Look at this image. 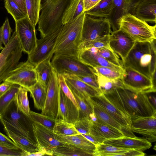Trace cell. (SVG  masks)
<instances>
[{
	"instance_id": "1",
	"label": "cell",
	"mask_w": 156,
	"mask_h": 156,
	"mask_svg": "<svg viewBox=\"0 0 156 156\" xmlns=\"http://www.w3.org/2000/svg\"><path fill=\"white\" fill-rule=\"evenodd\" d=\"M103 94L115 106L129 115L132 120L156 115V109L150 102L147 94L136 93L119 87Z\"/></svg>"
},
{
	"instance_id": "2",
	"label": "cell",
	"mask_w": 156,
	"mask_h": 156,
	"mask_svg": "<svg viewBox=\"0 0 156 156\" xmlns=\"http://www.w3.org/2000/svg\"><path fill=\"white\" fill-rule=\"evenodd\" d=\"M85 12L73 20L63 24L54 51V56H67L79 59Z\"/></svg>"
},
{
	"instance_id": "3",
	"label": "cell",
	"mask_w": 156,
	"mask_h": 156,
	"mask_svg": "<svg viewBox=\"0 0 156 156\" xmlns=\"http://www.w3.org/2000/svg\"><path fill=\"white\" fill-rule=\"evenodd\" d=\"M122 64L123 68L130 67L151 79L156 71V39L136 41Z\"/></svg>"
},
{
	"instance_id": "4",
	"label": "cell",
	"mask_w": 156,
	"mask_h": 156,
	"mask_svg": "<svg viewBox=\"0 0 156 156\" xmlns=\"http://www.w3.org/2000/svg\"><path fill=\"white\" fill-rule=\"evenodd\" d=\"M73 0H47L41 2L38 22L41 37L63 25L64 14Z\"/></svg>"
},
{
	"instance_id": "5",
	"label": "cell",
	"mask_w": 156,
	"mask_h": 156,
	"mask_svg": "<svg viewBox=\"0 0 156 156\" xmlns=\"http://www.w3.org/2000/svg\"><path fill=\"white\" fill-rule=\"evenodd\" d=\"M0 121L4 128L37 144L34 134L33 121L19 109L14 99L0 115Z\"/></svg>"
},
{
	"instance_id": "6",
	"label": "cell",
	"mask_w": 156,
	"mask_h": 156,
	"mask_svg": "<svg viewBox=\"0 0 156 156\" xmlns=\"http://www.w3.org/2000/svg\"><path fill=\"white\" fill-rule=\"evenodd\" d=\"M156 24L152 26L133 15H123L120 23V30L136 42H151L156 39Z\"/></svg>"
},
{
	"instance_id": "7",
	"label": "cell",
	"mask_w": 156,
	"mask_h": 156,
	"mask_svg": "<svg viewBox=\"0 0 156 156\" xmlns=\"http://www.w3.org/2000/svg\"><path fill=\"white\" fill-rule=\"evenodd\" d=\"M23 50L15 31L0 53V84L19 63Z\"/></svg>"
},
{
	"instance_id": "8",
	"label": "cell",
	"mask_w": 156,
	"mask_h": 156,
	"mask_svg": "<svg viewBox=\"0 0 156 156\" xmlns=\"http://www.w3.org/2000/svg\"><path fill=\"white\" fill-rule=\"evenodd\" d=\"M112 32L108 18L94 17L85 13L82 30L81 45L109 36Z\"/></svg>"
},
{
	"instance_id": "9",
	"label": "cell",
	"mask_w": 156,
	"mask_h": 156,
	"mask_svg": "<svg viewBox=\"0 0 156 156\" xmlns=\"http://www.w3.org/2000/svg\"><path fill=\"white\" fill-rule=\"evenodd\" d=\"M51 64L58 74L89 76L95 74L92 67L79 59L67 56H54Z\"/></svg>"
},
{
	"instance_id": "10",
	"label": "cell",
	"mask_w": 156,
	"mask_h": 156,
	"mask_svg": "<svg viewBox=\"0 0 156 156\" xmlns=\"http://www.w3.org/2000/svg\"><path fill=\"white\" fill-rule=\"evenodd\" d=\"M62 27L54 30L41 39H37L36 47L28 55L27 61L35 67L45 60L51 59L54 55V49Z\"/></svg>"
},
{
	"instance_id": "11",
	"label": "cell",
	"mask_w": 156,
	"mask_h": 156,
	"mask_svg": "<svg viewBox=\"0 0 156 156\" xmlns=\"http://www.w3.org/2000/svg\"><path fill=\"white\" fill-rule=\"evenodd\" d=\"M121 80L123 87L136 93L156 92L151 79L129 67H124Z\"/></svg>"
},
{
	"instance_id": "12",
	"label": "cell",
	"mask_w": 156,
	"mask_h": 156,
	"mask_svg": "<svg viewBox=\"0 0 156 156\" xmlns=\"http://www.w3.org/2000/svg\"><path fill=\"white\" fill-rule=\"evenodd\" d=\"M3 81L18 84L27 90L37 81L35 67L27 61L19 62Z\"/></svg>"
},
{
	"instance_id": "13",
	"label": "cell",
	"mask_w": 156,
	"mask_h": 156,
	"mask_svg": "<svg viewBox=\"0 0 156 156\" xmlns=\"http://www.w3.org/2000/svg\"><path fill=\"white\" fill-rule=\"evenodd\" d=\"M34 136L38 145L39 150L46 151L48 155L52 156V150L58 146L69 147L72 144L61 142L58 139V135L53 130L36 122H33Z\"/></svg>"
},
{
	"instance_id": "14",
	"label": "cell",
	"mask_w": 156,
	"mask_h": 156,
	"mask_svg": "<svg viewBox=\"0 0 156 156\" xmlns=\"http://www.w3.org/2000/svg\"><path fill=\"white\" fill-rule=\"evenodd\" d=\"M15 31L23 51L28 55L36 47L37 38L34 28L27 17L16 21Z\"/></svg>"
},
{
	"instance_id": "15",
	"label": "cell",
	"mask_w": 156,
	"mask_h": 156,
	"mask_svg": "<svg viewBox=\"0 0 156 156\" xmlns=\"http://www.w3.org/2000/svg\"><path fill=\"white\" fill-rule=\"evenodd\" d=\"M59 88L58 74L53 68L47 84L45 103L41 113L54 119L58 108Z\"/></svg>"
},
{
	"instance_id": "16",
	"label": "cell",
	"mask_w": 156,
	"mask_h": 156,
	"mask_svg": "<svg viewBox=\"0 0 156 156\" xmlns=\"http://www.w3.org/2000/svg\"><path fill=\"white\" fill-rule=\"evenodd\" d=\"M135 42L127 34L120 30L112 31L109 36V47L121 58L122 63Z\"/></svg>"
},
{
	"instance_id": "17",
	"label": "cell",
	"mask_w": 156,
	"mask_h": 156,
	"mask_svg": "<svg viewBox=\"0 0 156 156\" xmlns=\"http://www.w3.org/2000/svg\"><path fill=\"white\" fill-rule=\"evenodd\" d=\"M90 99L119 123L130 129L132 123L130 117L115 106L103 94L98 96L90 97Z\"/></svg>"
},
{
	"instance_id": "18",
	"label": "cell",
	"mask_w": 156,
	"mask_h": 156,
	"mask_svg": "<svg viewBox=\"0 0 156 156\" xmlns=\"http://www.w3.org/2000/svg\"><path fill=\"white\" fill-rule=\"evenodd\" d=\"M79 119L78 109L72 101L65 95L60 87L58 108L55 122L64 121L73 124Z\"/></svg>"
},
{
	"instance_id": "19",
	"label": "cell",
	"mask_w": 156,
	"mask_h": 156,
	"mask_svg": "<svg viewBox=\"0 0 156 156\" xmlns=\"http://www.w3.org/2000/svg\"><path fill=\"white\" fill-rule=\"evenodd\" d=\"M156 115L140 117L132 120L130 129L142 134L150 142L156 140Z\"/></svg>"
},
{
	"instance_id": "20",
	"label": "cell",
	"mask_w": 156,
	"mask_h": 156,
	"mask_svg": "<svg viewBox=\"0 0 156 156\" xmlns=\"http://www.w3.org/2000/svg\"><path fill=\"white\" fill-rule=\"evenodd\" d=\"M79 59L86 64L94 68L97 66L108 67L123 73L124 68L113 64L105 59L94 48H83L80 51Z\"/></svg>"
},
{
	"instance_id": "21",
	"label": "cell",
	"mask_w": 156,
	"mask_h": 156,
	"mask_svg": "<svg viewBox=\"0 0 156 156\" xmlns=\"http://www.w3.org/2000/svg\"><path fill=\"white\" fill-rule=\"evenodd\" d=\"M73 94L84 99L98 96L102 93L99 90L69 74L62 75Z\"/></svg>"
},
{
	"instance_id": "22",
	"label": "cell",
	"mask_w": 156,
	"mask_h": 156,
	"mask_svg": "<svg viewBox=\"0 0 156 156\" xmlns=\"http://www.w3.org/2000/svg\"><path fill=\"white\" fill-rule=\"evenodd\" d=\"M103 143L118 147L135 149L142 151L149 149L152 146L151 142L145 138L125 136L107 140Z\"/></svg>"
},
{
	"instance_id": "23",
	"label": "cell",
	"mask_w": 156,
	"mask_h": 156,
	"mask_svg": "<svg viewBox=\"0 0 156 156\" xmlns=\"http://www.w3.org/2000/svg\"><path fill=\"white\" fill-rule=\"evenodd\" d=\"M93 106V111L98 118L97 122L121 132L124 136L135 137L136 136L129 129L117 122L100 107L96 105L90 99Z\"/></svg>"
},
{
	"instance_id": "24",
	"label": "cell",
	"mask_w": 156,
	"mask_h": 156,
	"mask_svg": "<svg viewBox=\"0 0 156 156\" xmlns=\"http://www.w3.org/2000/svg\"><path fill=\"white\" fill-rule=\"evenodd\" d=\"M89 134L96 138L100 144L103 143L107 140L120 138L124 136L117 130L105 125L92 122Z\"/></svg>"
},
{
	"instance_id": "25",
	"label": "cell",
	"mask_w": 156,
	"mask_h": 156,
	"mask_svg": "<svg viewBox=\"0 0 156 156\" xmlns=\"http://www.w3.org/2000/svg\"><path fill=\"white\" fill-rule=\"evenodd\" d=\"M156 0H143L136 7L133 15L146 22L156 23Z\"/></svg>"
},
{
	"instance_id": "26",
	"label": "cell",
	"mask_w": 156,
	"mask_h": 156,
	"mask_svg": "<svg viewBox=\"0 0 156 156\" xmlns=\"http://www.w3.org/2000/svg\"><path fill=\"white\" fill-rule=\"evenodd\" d=\"M7 136L23 151L27 154L34 153L39 151L37 144H35L27 138L12 133L7 129L4 128Z\"/></svg>"
},
{
	"instance_id": "27",
	"label": "cell",
	"mask_w": 156,
	"mask_h": 156,
	"mask_svg": "<svg viewBox=\"0 0 156 156\" xmlns=\"http://www.w3.org/2000/svg\"><path fill=\"white\" fill-rule=\"evenodd\" d=\"M58 139L61 141L73 145L92 155L96 148L95 146L81 134L75 135L61 137L58 135Z\"/></svg>"
},
{
	"instance_id": "28",
	"label": "cell",
	"mask_w": 156,
	"mask_h": 156,
	"mask_svg": "<svg viewBox=\"0 0 156 156\" xmlns=\"http://www.w3.org/2000/svg\"><path fill=\"white\" fill-rule=\"evenodd\" d=\"M25 152L0 132V156H24Z\"/></svg>"
},
{
	"instance_id": "29",
	"label": "cell",
	"mask_w": 156,
	"mask_h": 156,
	"mask_svg": "<svg viewBox=\"0 0 156 156\" xmlns=\"http://www.w3.org/2000/svg\"><path fill=\"white\" fill-rule=\"evenodd\" d=\"M33 99L34 106L39 110H42L46 99L47 86L38 81L33 86L27 90Z\"/></svg>"
},
{
	"instance_id": "30",
	"label": "cell",
	"mask_w": 156,
	"mask_h": 156,
	"mask_svg": "<svg viewBox=\"0 0 156 156\" xmlns=\"http://www.w3.org/2000/svg\"><path fill=\"white\" fill-rule=\"evenodd\" d=\"M124 14L123 0H113L112 8L108 18L112 31L120 30V20Z\"/></svg>"
},
{
	"instance_id": "31",
	"label": "cell",
	"mask_w": 156,
	"mask_h": 156,
	"mask_svg": "<svg viewBox=\"0 0 156 156\" xmlns=\"http://www.w3.org/2000/svg\"><path fill=\"white\" fill-rule=\"evenodd\" d=\"M113 0H101L96 5L86 14L96 17L108 18L112 9Z\"/></svg>"
},
{
	"instance_id": "32",
	"label": "cell",
	"mask_w": 156,
	"mask_h": 156,
	"mask_svg": "<svg viewBox=\"0 0 156 156\" xmlns=\"http://www.w3.org/2000/svg\"><path fill=\"white\" fill-rule=\"evenodd\" d=\"M85 12L83 0H73L63 15V24L73 20Z\"/></svg>"
},
{
	"instance_id": "33",
	"label": "cell",
	"mask_w": 156,
	"mask_h": 156,
	"mask_svg": "<svg viewBox=\"0 0 156 156\" xmlns=\"http://www.w3.org/2000/svg\"><path fill=\"white\" fill-rule=\"evenodd\" d=\"M50 59L45 60L35 66L37 76V81L47 86L53 69Z\"/></svg>"
},
{
	"instance_id": "34",
	"label": "cell",
	"mask_w": 156,
	"mask_h": 156,
	"mask_svg": "<svg viewBox=\"0 0 156 156\" xmlns=\"http://www.w3.org/2000/svg\"><path fill=\"white\" fill-rule=\"evenodd\" d=\"M93 156H119L129 149L118 147L103 143L95 147Z\"/></svg>"
},
{
	"instance_id": "35",
	"label": "cell",
	"mask_w": 156,
	"mask_h": 156,
	"mask_svg": "<svg viewBox=\"0 0 156 156\" xmlns=\"http://www.w3.org/2000/svg\"><path fill=\"white\" fill-rule=\"evenodd\" d=\"M41 0H25L27 17L34 27L38 23Z\"/></svg>"
},
{
	"instance_id": "36",
	"label": "cell",
	"mask_w": 156,
	"mask_h": 156,
	"mask_svg": "<svg viewBox=\"0 0 156 156\" xmlns=\"http://www.w3.org/2000/svg\"><path fill=\"white\" fill-rule=\"evenodd\" d=\"M99 89L102 94L108 93L114 89L123 87L121 79H113L107 78L96 72Z\"/></svg>"
},
{
	"instance_id": "37",
	"label": "cell",
	"mask_w": 156,
	"mask_h": 156,
	"mask_svg": "<svg viewBox=\"0 0 156 156\" xmlns=\"http://www.w3.org/2000/svg\"><path fill=\"white\" fill-rule=\"evenodd\" d=\"M51 153L52 156H92L88 152L72 144L69 147H57L52 150Z\"/></svg>"
},
{
	"instance_id": "38",
	"label": "cell",
	"mask_w": 156,
	"mask_h": 156,
	"mask_svg": "<svg viewBox=\"0 0 156 156\" xmlns=\"http://www.w3.org/2000/svg\"><path fill=\"white\" fill-rule=\"evenodd\" d=\"M53 131L55 134L61 137L80 134L75 128L73 124L64 121L55 122Z\"/></svg>"
},
{
	"instance_id": "39",
	"label": "cell",
	"mask_w": 156,
	"mask_h": 156,
	"mask_svg": "<svg viewBox=\"0 0 156 156\" xmlns=\"http://www.w3.org/2000/svg\"><path fill=\"white\" fill-rule=\"evenodd\" d=\"M28 92L26 88L20 86L16 94L14 100L19 109L29 116L30 110L27 96Z\"/></svg>"
},
{
	"instance_id": "40",
	"label": "cell",
	"mask_w": 156,
	"mask_h": 156,
	"mask_svg": "<svg viewBox=\"0 0 156 156\" xmlns=\"http://www.w3.org/2000/svg\"><path fill=\"white\" fill-rule=\"evenodd\" d=\"M73 94L79 107V119L88 118L90 114L93 112V105L90 98L84 99L75 94Z\"/></svg>"
},
{
	"instance_id": "41",
	"label": "cell",
	"mask_w": 156,
	"mask_h": 156,
	"mask_svg": "<svg viewBox=\"0 0 156 156\" xmlns=\"http://www.w3.org/2000/svg\"><path fill=\"white\" fill-rule=\"evenodd\" d=\"M20 86L13 84L7 91L0 97V115L14 99Z\"/></svg>"
},
{
	"instance_id": "42",
	"label": "cell",
	"mask_w": 156,
	"mask_h": 156,
	"mask_svg": "<svg viewBox=\"0 0 156 156\" xmlns=\"http://www.w3.org/2000/svg\"><path fill=\"white\" fill-rule=\"evenodd\" d=\"M33 122L38 123L53 130L55 119L45 115L30 111L29 116Z\"/></svg>"
},
{
	"instance_id": "43",
	"label": "cell",
	"mask_w": 156,
	"mask_h": 156,
	"mask_svg": "<svg viewBox=\"0 0 156 156\" xmlns=\"http://www.w3.org/2000/svg\"><path fill=\"white\" fill-rule=\"evenodd\" d=\"M4 2L5 8L15 21L27 17V15L12 0H4Z\"/></svg>"
},
{
	"instance_id": "44",
	"label": "cell",
	"mask_w": 156,
	"mask_h": 156,
	"mask_svg": "<svg viewBox=\"0 0 156 156\" xmlns=\"http://www.w3.org/2000/svg\"><path fill=\"white\" fill-rule=\"evenodd\" d=\"M98 53L109 62L123 67L122 62L119 56L111 48H97Z\"/></svg>"
},
{
	"instance_id": "45",
	"label": "cell",
	"mask_w": 156,
	"mask_h": 156,
	"mask_svg": "<svg viewBox=\"0 0 156 156\" xmlns=\"http://www.w3.org/2000/svg\"><path fill=\"white\" fill-rule=\"evenodd\" d=\"M96 72L109 79H121L122 73L113 68L102 66H97L93 68Z\"/></svg>"
},
{
	"instance_id": "46",
	"label": "cell",
	"mask_w": 156,
	"mask_h": 156,
	"mask_svg": "<svg viewBox=\"0 0 156 156\" xmlns=\"http://www.w3.org/2000/svg\"><path fill=\"white\" fill-rule=\"evenodd\" d=\"M109 36L101 38L95 39L84 44L81 45V49L83 48H111L109 44Z\"/></svg>"
},
{
	"instance_id": "47",
	"label": "cell",
	"mask_w": 156,
	"mask_h": 156,
	"mask_svg": "<svg viewBox=\"0 0 156 156\" xmlns=\"http://www.w3.org/2000/svg\"><path fill=\"white\" fill-rule=\"evenodd\" d=\"M0 30L2 41L5 46L9 42L11 37V33L12 32L7 17L6 18L2 25L0 27Z\"/></svg>"
},
{
	"instance_id": "48",
	"label": "cell",
	"mask_w": 156,
	"mask_h": 156,
	"mask_svg": "<svg viewBox=\"0 0 156 156\" xmlns=\"http://www.w3.org/2000/svg\"><path fill=\"white\" fill-rule=\"evenodd\" d=\"M91 122L88 118L79 119L74 123V126L81 134H89Z\"/></svg>"
},
{
	"instance_id": "49",
	"label": "cell",
	"mask_w": 156,
	"mask_h": 156,
	"mask_svg": "<svg viewBox=\"0 0 156 156\" xmlns=\"http://www.w3.org/2000/svg\"><path fill=\"white\" fill-rule=\"evenodd\" d=\"M58 76L60 87L65 95L72 101L79 110V107L75 99L67 85L64 76L61 74H58Z\"/></svg>"
},
{
	"instance_id": "50",
	"label": "cell",
	"mask_w": 156,
	"mask_h": 156,
	"mask_svg": "<svg viewBox=\"0 0 156 156\" xmlns=\"http://www.w3.org/2000/svg\"><path fill=\"white\" fill-rule=\"evenodd\" d=\"M73 75L80 80L100 91L97 77L96 74L94 75L89 76Z\"/></svg>"
},
{
	"instance_id": "51",
	"label": "cell",
	"mask_w": 156,
	"mask_h": 156,
	"mask_svg": "<svg viewBox=\"0 0 156 156\" xmlns=\"http://www.w3.org/2000/svg\"><path fill=\"white\" fill-rule=\"evenodd\" d=\"M143 0H123L124 15L128 13L133 15L137 5Z\"/></svg>"
},
{
	"instance_id": "52",
	"label": "cell",
	"mask_w": 156,
	"mask_h": 156,
	"mask_svg": "<svg viewBox=\"0 0 156 156\" xmlns=\"http://www.w3.org/2000/svg\"><path fill=\"white\" fill-rule=\"evenodd\" d=\"M145 154L142 151L135 149H130L126 152L120 154L119 156H144Z\"/></svg>"
},
{
	"instance_id": "53",
	"label": "cell",
	"mask_w": 156,
	"mask_h": 156,
	"mask_svg": "<svg viewBox=\"0 0 156 156\" xmlns=\"http://www.w3.org/2000/svg\"><path fill=\"white\" fill-rule=\"evenodd\" d=\"M101 0H83L85 12L96 5Z\"/></svg>"
},
{
	"instance_id": "54",
	"label": "cell",
	"mask_w": 156,
	"mask_h": 156,
	"mask_svg": "<svg viewBox=\"0 0 156 156\" xmlns=\"http://www.w3.org/2000/svg\"><path fill=\"white\" fill-rule=\"evenodd\" d=\"M13 84L10 83L3 81L0 84V97L5 94L12 87Z\"/></svg>"
},
{
	"instance_id": "55",
	"label": "cell",
	"mask_w": 156,
	"mask_h": 156,
	"mask_svg": "<svg viewBox=\"0 0 156 156\" xmlns=\"http://www.w3.org/2000/svg\"><path fill=\"white\" fill-rule=\"evenodd\" d=\"M12 0L20 8L25 14L27 15L25 0Z\"/></svg>"
},
{
	"instance_id": "56",
	"label": "cell",
	"mask_w": 156,
	"mask_h": 156,
	"mask_svg": "<svg viewBox=\"0 0 156 156\" xmlns=\"http://www.w3.org/2000/svg\"><path fill=\"white\" fill-rule=\"evenodd\" d=\"M86 138L92 143L95 146L101 144L94 136L90 134H81Z\"/></svg>"
},
{
	"instance_id": "57",
	"label": "cell",
	"mask_w": 156,
	"mask_h": 156,
	"mask_svg": "<svg viewBox=\"0 0 156 156\" xmlns=\"http://www.w3.org/2000/svg\"><path fill=\"white\" fill-rule=\"evenodd\" d=\"M148 96L150 102L154 107L156 108V98L155 96L152 95H149V96L148 95Z\"/></svg>"
},
{
	"instance_id": "58",
	"label": "cell",
	"mask_w": 156,
	"mask_h": 156,
	"mask_svg": "<svg viewBox=\"0 0 156 156\" xmlns=\"http://www.w3.org/2000/svg\"><path fill=\"white\" fill-rule=\"evenodd\" d=\"M151 79L153 86L156 88V71L152 74Z\"/></svg>"
},
{
	"instance_id": "59",
	"label": "cell",
	"mask_w": 156,
	"mask_h": 156,
	"mask_svg": "<svg viewBox=\"0 0 156 156\" xmlns=\"http://www.w3.org/2000/svg\"><path fill=\"white\" fill-rule=\"evenodd\" d=\"M2 41L1 34H0V50H2L4 48V47L2 45Z\"/></svg>"
},
{
	"instance_id": "60",
	"label": "cell",
	"mask_w": 156,
	"mask_h": 156,
	"mask_svg": "<svg viewBox=\"0 0 156 156\" xmlns=\"http://www.w3.org/2000/svg\"><path fill=\"white\" fill-rule=\"evenodd\" d=\"M47 0H41V2H43L46 1Z\"/></svg>"
}]
</instances>
